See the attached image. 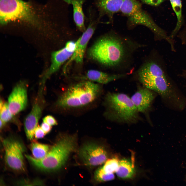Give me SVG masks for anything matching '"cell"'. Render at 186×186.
I'll return each mask as SVG.
<instances>
[{
	"mask_svg": "<svg viewBox=\"0 0 186 186\" xmlns=\"http://www.w3.org/2000/svg\"><path fill=\"white\" fill-rule=\"evenodd\" d=\"M76 143L75 135H64L51 147L43 158L38 159L29 155L25 154V156L37 169L45 172H53L64 165L70 154L75 150Z\"/></svg>",
	"mask_w": 186,
	"mask_h": 186,
	"instance_id": "1",
	"label": "cell"
},
{
	"mask_svg": "<svg viewBox=\"0 0 186 186\" xmlns=\"http://www.w3.org/2000/svg\"><path fill=\"white\" fill-rule=\"evenodd\" d=\"M122 41L116 36L107 34L99 38L90 48V58L109 67L116 66L122 61L126 53Z\"/></svg>",
	"mask_w": 186,
	"mask_h": 186,
	"instance_id": "2",
	"label": "cell"
},
{
	"mask_svg": "<svg viewBox=\"0 0 186 186\" xmlns=\"http://www.w3.org/2000/svg\"><path fill=\"white\" fill-rule=\"evenodd\" d=\"M101 91L100 86L91 81L78 83L69 87L60 96L56 105L64 110L85 107L95 101Z\"/></svg>",
	"mask_w": 186,
	"mask_h": 186,
	"instance_id": "3",
	"label": "cell"
},
{
	"mask_svg": "<svg viewBox=\"0 0 186 186\" xmlns=\"http://www.w3.org/2000/svg\"><path fill=\"white\" fill-rule=\"evenodd\" d=\"M104 104V114L108 119L117 122L133 123L138 119V111L131 98L123 93H108Z\"/></svg>",
	"mask_w": 186,
	"mask_h": 186,
	"instance_id": "4",
	"label": "cell"
},
{
	"mask_svg": "<svg viewBox=\"0 0 186 186\" xmlns=\"http://www.w3.org/2000/svg\"><path fill=\"white\" fill-rule=\"evenodd\" d=\"M120 11L128 18L130 25L134 26L141 25L147 27L152 32L157 39L166 41L170 45L171 49H174L173 40L143 9L141 4L138 1L125 0Z\"/></svg>",
	"mask_w": 186,
	"mask_h": 186,
	"instance_id": "5",
	"label": "cell"
},
{
	"mask_svg": "<svg viewBox=\"0 0 186 186\" xmlns=\"http://www.w3.org/2000/svg\"><path fill=\"white\" fill-rule=\"evenodd\" d=\"M2 143L6 165L14 171L24 172L25 167L23 153L25 148L22 143L13 137L4 139Z\"/></svg>",
	"mask_w": 186,
	"mask_h": 186,
	"instance_id": "6",
	"label": "cell"
},
{
	"mask_svg": "<svg viewBox=\"0 0 186 186\" xmlns=\"http://www.w3.org/2000/svg\"><path fill=\"white\" fill-rule=\"evenodd\" d=\"M138 75L141 82L146 88L154 90L163 97H167L172 93V90L166 77L151 73L141 67Z\"/></svg>",
	"mask_w": 186,
	"mask_h": 186,
	"instance_id": "7",
	"label": "cell"
},
{
	"mask_svg": "<svg viewBox=\"0 0 186 186\" xmlns=\"http://www.w3.org/2000/svg\"><path fill=\"white\" fill-rule=\"evenodd\" d=\"M79 155L85 165L92 167L104 163L107 157L105 148L94 143H88L83 145L79 151Z\"/></svg>",
	"mask_w": 186,
	"mask_h": 186,
	"instance_id": "8",
	"label": "cell"
},
{
	"mask_svg": "<svg viewBox=\"0 0 186 186\" xmlns=\"http://www.w3.org/2000/svg\"><path fill=\"white\" fill-rule=\"evenodd\" d=\"M7 104L9 109L13 115L24 110L27 103V86L25 82L17 83L9 95Z\"/></svg>",
	"mask_w": 186,
	"mask_h": 186,
	"instance_id": "9",
	"label": "cell"
},
{
	"mask_svg": "<svg viewBox=\"0 0 186 186\" xmlns=\"http://www.w3.org/2000/svg\"><path fill=\"white\" fill-rule=\"evenodd\" d=\"M95 22H90L87 28L76 42L75 51L71 57L68 63L73 61L81 64L83 61L87 45L95 30Z\"/></svg>",
	"mask_w": 186,
	"mask_h": 186,
	"instance_id": "10",
	"label": "cell"
},
{
	"mask_svg": "<svg viewBox=\"0 0 186 186\" xmlns=\"http://www.w3.org/2000/svg\"><path fill=\"white\" fill-rule=\"evenodd\" d=\"M42 112L40 104L38 102H36L25 119L24 122L25 130L27 138L30 140H33L34 138V131L37 126Z\"/></svg>",
	"mask_w": 186,
	"mask_h": 186,
	"instance_id": "11",
	"label": "cell"
},
{
	"mask_svg": "<svg viewBox=\"0 0 186 186\" xmlns=\"http://www.w3.org/2000/svg\"><path fill=\"white\" fill-rule=\"evenodd\" d=\"M73 53L68 51L65 47L53 52L51 55V65L43 75L42 83L44 84L47 79L57 71L64 62L71 58Z\"/></svg>",
	"mask_w": 186,
	"mask_h": 186,
	"instance_id": "12",
	"label": "cell"
},
{
	"mask_svg": "<svg viewBox=\"0 0 186 186\" xmlns=\"http://www.w3.org/2000/svg\"><path fill=\"white\" fill-rule=\"evenodd\" d=\"M152 92L146 88L139 90L131 98L138 112H144L149 107L154 98Z\"/></svg>",
	"mask_w": 186,
	"mask_h": 186,
	"instance_id": "13",
	"label": "cell"
},
{
	"mask_svg": "<svg viewBox=\"0 0 186 186\" xmlns=\"http://www.w3.org/2000/svg\"><path fill=\"white\" fill-rule=\"evenodd\" d=\"M125 0H97L96 5L100 16L107 15L111 18L113 15L120 10Z\"/></svg>",
	"mask_w": 186,
	"mask_h": 186,
	"instance_id": "14",
	"label": "cell"
},
{
	"mask_svg": "<svg viewBox=\"0 0 186 186\" xmlns=\"http://www.w3.org/2000/svg\"><path fill=\"white\" fill-rule=\"evenodd\" d=\"M125 74H111L97 70L88 71L86 78L89 81L106 84L124 77Z\"/></svg>",
	"mask_w": 186,
	"mask_h": 186,
	"instance_id": "15",
	"label": "cell"
},
{
	"mask_svg": "<svg viewBox=\"0 0 186 186\" xmlns=\"http://www.w3.org/2000/svg\"><path fill=\"white\" fill-rule=\"evenodd\" d=\"M134 159H122L119 161L118 169L115 172L117 176L126 179L131 178L135 173Z\"/></svg>",
	"mask_w": 186,
	"mask_h": 186,
	"instance_id": "16",
	"label": "cell"
},
{
	"mask_svg": "<svg viewBox=\"0 0 186 186\" xmlns=\"http://www.w3.org/2000/svg\"><path fill=\"white\" fill-rule=\"evenodd\" d=\"M84 2V0H74L72 4L73 6L74 21L79 29L83 32L86 30L82 8Z\"/></svg>",
	"mask_w": 186,
	"mask_h": 186,
	"instance_id": "17",
	"label": "cell"
},
{
	"mask_svg": "<svg viewBox=\"0 0 186 186\" xmlns=\"http://www.w3.org/2000/svg\"><path fill=\"white\" fill-rule=\"evenodd\" d=\"M169 1L177 19L176 26L169 36L170 38L173 40L183 25L182 4L181 0H169Z\"/></svg>",
	"mask_w": 186,
	"mask_h": 186,
	"instance_id": "18",
	"label": "cell"
},
{
	"mask_svg": "<svg viewBox=\"0 0 186 186\" xmlns=\"http://www.w3.org/2000/svg\"><path fill=\"white\" fill-rule=\"evenodd\" d=\"M33 157L40 159L44 157L49 152L51 147L48 145L33 142L30 146Z\"/></svg>",
	"mask_w": 186,
	"mask_h": 186,
	"instance_id": "19",
	"label": "cell"
},
{
	"mask_svg": "<svg viewBox=\"0 0 186 186\" xmlns=\"http://www.w3.org/2000/svg\"><path fill=\"white\" fill-rule=\"evenodd\" d=\"M119 161L117 158L114 157L107 160L101 167L106 173H114L118 169Z\"/></svg>",
	"mask_w": 186,
	"mask_h": 186,
	"instance_id": "20",
	"label": "cell"
},
{
	"mask_svg": "<svg viewBox=\"0 0 186 186\" xmlns=\"http://www.w3.org/2000/svg\"><path fill=\"white\" fill-rule=\"evenodd\" d=\"M115 176L114 173H105L101 167L98 169L95 173L94 178L98 182H104L113 180Z\"/></svg>",
	"mask_w": 186,
	"mask_h": 186,
	"instance_id": "21",
	"label": "cell"
},
{
	"mask_svg": "<svg viewBox=\"0 0 186 186\" xmlns=\"http://www.w3.org/2000/svg\"><path fill=\"white\" fill-rule=\"evenodd\" d=\"M13 115L11 112L8 107L7 103H5L0 105V118L4 123L10 121Z\"/></svg>",
	"mask_w": 186,
	"mask_h": 186,
	"instance_id": "22",
	"label": "cell"
},
{
	"mask_svg": "<svg viewBox=\"0 0 186 186\" xmlns=\"http://www.w3.org/2000/svg\"><path fill=\"white\" fill-rule=\"evenodd\" d=\"M17 184L22 185H43L44 182L39 179L29 180L27 179H22L17 182Z\"/></svg>",
	"mask_w": 186,
	"mask_h": 186,
	"instance_id": "23",
	"label": "cell"
},
{
	"mask_svg": "<svg viewBox=\"0 0 186 186\" xmlns=\"http://www.w3.org/2000/svg\"><path fill=\"white\" fill-rule=\"evenodd\" d=\"M46 134L40 126H37L34 132V137L36 139L42 138L45 136Z\"/></svg>",
	"mask_w": 186,
	"mask_h": 186,
	"instance_id": "24",
	"label": "cell"
},
{
	"mask_svg": "<svg viewBox=\"0 0 186 186\" xmlns=\"http://www.w3.org/2000/svg\"><path fill=\"white\" fill-rule=\"evenodd\" d=\"M43 121L45 122L51 126L56 125L57 122L56 119L52 116L48 115L43 119Z\"/></svg>",
	"mask_w": 186,
	"mask_h": 186,
	"instance_id": "25",
	"label": "cell"
},
{
	"mask_svg": "<svg viewBox=\"0 0 186 186\" xmlns=\"http://www.w3.org/2000/svg\"><path fill=\"white\" fill-rule=\"evenodd\" d=\"M143 3L153 6H157L166 0H140Z\"/></svg>",
	"mask_w": 186,
	"mask_h": 186,
	"instance_id": "26",
	"label": "cell"
},
{
	"mask_svg": "<svg viewBox=\"0 0 186 186\" xmlns=\"http://www.w3.org/2000/svg\"><path fill=\"white\" fill-rule=\"evenodd\" d=\"M76 46V42L70 41L66 43L65 47L68 51L74 52L75 50Z\"/></svg>",
	"mask_w": 186,
	"mask_h": 186,
	"instance_id": "27",
	"label": "cell"
},
{
	"mask_svg": "<svg viewBox=\"0 0 186 186\" xmlns=\"http://www.w3.org/2000/svg\"><path fill=\"white\" fill-rule=\"evenodd\" d=\"M40 127L46 134L49 133L52 129L51 126L43 121L41 123Z\"/></svg>",
	"mask_w": 186,
	"mask_h": 186,
	"instance_id": "28",
	"label": "cell"
},
{
	"mask_svg": "<svg viewBox=\"0 0 186 186\" xmlns=\"http://www.w3.org/2000/svg\"><path fill=\"white\" fill-rule=\"evenodd\" d=\"M69 4H72L74 0H62Z\"/></svg>",
	"mask_w": 186,
	"mask_h": 186,
	"instance_id": "29",
	"label": "cell"
}]
</instances>
